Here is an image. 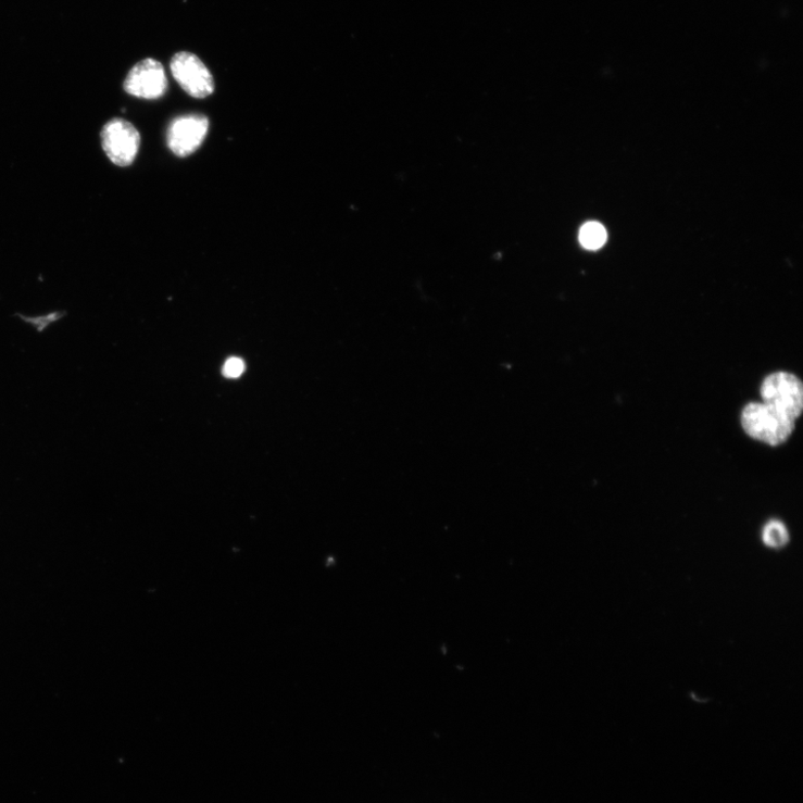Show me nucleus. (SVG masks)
I'll return each instance as SVG.
<instances>
[{"instance_id": "obj_1", "label": "nucleus", "mask_w": 803, "mask_h": 803, "mask_svg": "<svg viewBox=\"0 0 803 803\" xmlns=\"http://www.w3.org/2000/svg\"><path fill=\"white\" fill-rule=\"evenodd\" d=\"M741 425L753 440L778 447L792 436L795 421L764 402H752L742 410Z\"/></svg>"}, {"instance_id": "obj_2", "label": "nucleus", "mask_w": 803, "mask_h": 803, "mask_svg": "<svg viewBox=\"0 0 803 803\" xmlns=\"http://www.w3.org/2000/svg\"><path fill=\"white\" fill-rule=\"evenodd\" d=\"M763 402L796 419L803 410V385L791 373L776 372L768 375L760 389Z\"/></svg>"}, {"instance_id": "obj_3", "label": "nucleus", "mask_w": 803, "mask_h": 803, "mask_svg": "<svg viewBox=\"0 0 803 803\" xmlns=\"http://www.w3.org/2000/svg\"><path fill=\"white\" fill-rule=\"evenodd\" d=\"M101 143L110 161L125 167L136 161L141 147V136L131 122L115 117L103 126Z\"/></svg>"}, {"instance_id": "obj_4", "label": "nucleus", "mask_w": 803, "mask_h": 803, "mask_svg": "<svg viewBox=\"0 0 803 803\" xmlns=\"http://www.w3.org/2000/svg\"><path fill=\"white\" fill-rule=\"evenodd\" d=\"M171 70L181 89L193 99H205L215 92V79L204 63L189 52L177 53Z\"/></svg>"}, {"instance_id": "obj_5", "label": "nucleus", "mask_w": 803, "mask_h": 803, "mask_svg": "<svg viewBox=\"0 0 803 803\" xmlns=\"http://www.w3.org/2000/svg\"><path fill=\"white\" fill-rule=\"evenodd\" d=\"M209 125V118L199 113L176 117L166 131L167 148L179 158L193 154L205 140Z\"/></svg>"}, {"instance_id": "obj_6", "label": "nucleus", "mask_w": 803, "mask_h": 803, "mask_svg": "<svg viewBox=\"0 0 803 803\" xmlns=\"http://www.w3.org/2000/svg\"><path fill=\"white\" fill-rule=\"evenodd\" d=\"M124 91L145 100H158L168 88L163 65L153 59H146L135 65L124 80Z\"/></svg>"}, {"instance_id": "obj_7", "label": "nucleus", "mask_w": 803, "mask_h": 803, "mask_svg": "<svg viewBox=\"0 0 803 803\" xmlns=\"http://www.w3.org/2000/svg\"><path fill=\"white\" fill-rule=\"evenodd\" d=\"M761 540L771 551H782L790 542V532L779 519H770L761 531Z\"/></svg>"}, {"instance_id": "obj_8", "label": "nucleus", "mask_w": 803, "mask_h": 803, "mask_svg": "<svg viewBox=\"0 0 803 803\" xmlns=\"http://www.w3.org/2000/svg\"><path fill=\"white\" fill-rule=\"evenodd\" d=\"M606 239V229L599 223H588L581 227L579 233L580 243L589 250L602 248Z\"/></svg>"}, {"instance_id": "obj_9", "label": "nucleus", "mask_w": 803, "mask_h": 803, "mask_svg": "<svg viewBox=\"0 0 803 803\" xmlns=\"http://www.w3.org/2000/svg\"><path fill=\"white\" fill-rule=\"evenodd\" d=\"M65 314L62 312H55L51 313L47 316H40V317H21L28 324L33 325L37 331L41 333L45 331L51 324L58 322L61 319Z\"/></svg>"}, {"instance_id": "obj_10", "label": "nucleus", "mask_w": 803, "mask_h": 803, "mask_svg": "<svg viewBox=\"0 0 803 803\" xmlns=\"http://www.w3.org/2000/svg\"><path fill=\"white\" fill-rule=\"evenodd\" d=\"M244 371V363L237 357L228 360L224 366V374L229 378L239 377Z\"/></svg>"}]
</instances>
